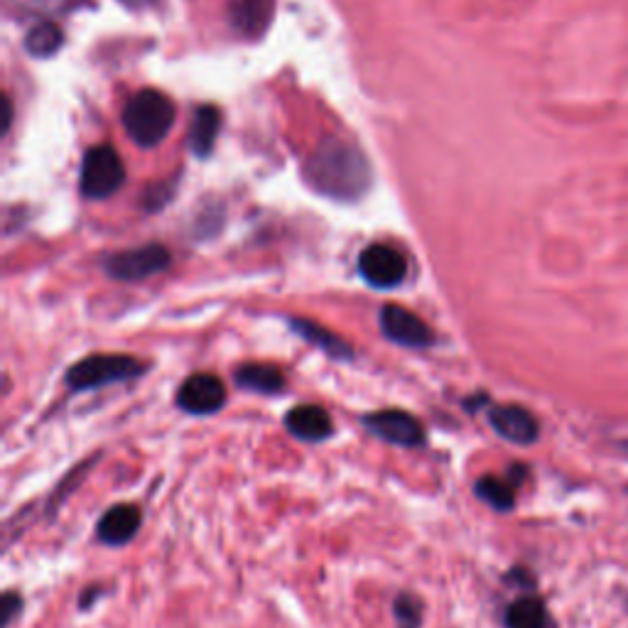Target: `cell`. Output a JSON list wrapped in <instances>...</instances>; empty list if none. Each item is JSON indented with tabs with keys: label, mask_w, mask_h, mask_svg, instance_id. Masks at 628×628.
I'll list each match as a JSON object with an SVG mask.
<instances>
[{
	"label": "cell",
	"mask_w": 628,
	"mask_h": 628,
	"mask_svg": "<svg viewBox=\"0 0 628 628\" xmlns=\"http://www.w3.org/2000/svg\"><path fill=\"white\" fill-rule=\"evenodd\" d=\"M312 189L339 202H357L371 187V167L357 145L329 138L307 163Z\"/></svg>",
	"instance_id": "obj_1"
},
{
	"label": "cell",
	"mask_w": 628,
	"mask_h": 628,
	"mask_svg": "<svg viewBox=\"0 0 628 628\" xmlns=\"http://www.w3.org/2000/svg\"><path fill=\"white\" fill-rule=\"evenodd\" d=\"M175 125V104L163 91L143 89L123 109V128L128 138L151 151L163 143Z\"/></svg>",
	"instance_id": "obj_2"
},
{
	"label": "cell",
	"mask_w": 628,
	"mask_h": 628,
	"mask_svg": "<svg viewBox=\"0 0 628 628\" xmlns=\"http://www.w3.org/2000/svg\"><path fill=\"white\" fill-rule=\"evenodd\" d=\"M145 371L147 367L143 361L125 357V353H94V357L76 361L74 367L66 371L64 381L74 393H84L111 383L133 381Z\"/></svg>",
	"instance_id": "obj_3"
},
{
	"label": "cell",
	"mask_w": 628,
	"mask_h": 628,
	"mask_svg": "<svg viewBox=\"0 0 628 628\" xmlns=\"http://www.w3.org/2000/svg\"><path fill=\"white\" fill-rule=\"evenodd\" d=\"M125 182V167L111 145H96L84 155L79 187L89 199H106L116 194Z\"/></svg>",
	"instance_id": "obj_4"
},
{
	"label": "cell",
	"mask_w": 628,
	"mask_h": 628,
	"mask_svg": "<svg viewBox=\"0 0 628 628\" xmlns=\"http://www.w3.org/2000/svg\"><path fill=\"white\" fill-rule=\"evenodd\" d=\"M361 422L373 437L393 444V447L422 450L428 444L425 425H422L413 413H408V410H398V408L375 410V413L363 415Z\"/></svg>",
	"instance_id": "obj_5"
},
{
	"label": "cell",
	"mask_w": 628,
	"mask_h": 628,
	"mask_svg": "<svg viewBox=\"0 0 628 628\" xmlns=\"http://www.w3.org/2000/svg\"><path fill=\"white\" fill-rule=\"evenodd\" d=\"M167 266H169V250L159 244H147L143 248L123 250V254H113L104 260L109 276L123 282L151 278L155 272L165 270Z\"/></svg>",
	"instance_id": "obj_6"
},
{
	"label": "cell",
	"mask_w": 628,
	"mask_h": 628,
	"mask_svg": "<svg viewBox=\"0 0 628 628\" xmlns=\"http://www.w3.org/2000/svg\"><path fill=\"white\" fill-rule=\"evenodd\" d=\"M359 272H361V278L371 285V288L391 290L405 280L408 262L401 250L383 246V244H373L361 250Z\"/></svg>",
	"instance_id": "obj_7"
},
{
	"label": "cell",
	"mask_w": 628,
	"mask_h": 628,
	"mask_svg": "<svg viewBox=\"0 0 628 628\" xmlns=\"http://www.w3.org/2000/svg\"><path fill=\"white\" fill-rule=\"evenodd\" d=\"M226 405V385L214 373H194L179 385L177 408L187 415H214Z\"/></svg>",
	"instance_id": "obj_8"
},
{
	"label": "cell",
	"mask_w": 628,
	"mask_h": 628,
	"mask_svg": "<svg viewBox=\"0 0 628 628\" xmlns=\"http://www.w3.org/2000/svg\"><path fill=\"white\" fill-rule=\"evenodd\" d=\"M381 332L388 341L408 349H428L435 341L432 329L418 315L401 305H385L381 310Z\"/></svg>",
	"instance_id": "obj_9"
},
{
	"label": "cell",
	"mask_w": 628,
	"mask_h": 628,
	"mask_svg": "<svg viewBox=\"0 0 628 628\" xmlns=\"http://www.w3.org/2000/svg\"><path fill=\"white\" fill-rule=\"evenodd\" d=\"M488 422L496 430L498 437H504L513 444H533L541 435V425L531 410L521 405H491Z\"/></svg>",
	"instance_id": "obj_10"
},
{
	"label": "cell",
	"mask_w": 628,
	"mask_h": 628,
	"mask_svg": "<svg viewBox=\"0 0 628 628\" xmlns=\"http://www.w3.org/2000/svg\"><path fill=\"white\" fill-rule=\"evenodd\" d=\"M143 525V511L135 504L111 506L96 523V538L106 547H125Z\"/></svg>",
	"instance_id": "obj_11"
},
{
	"label": "cell",
	"mask_w": 628,
	"mask_h": 628,
	"mask_svg": "<svg viewBox=\"0 0 628 628\" xmlns=\"http://www.w3.org/2000/svg\"><path fill=\"white\" fill-rule=\"evenodd\" d=\"M285 430H288L295 440L319 444L334 435V422L325 408L297 405L285 415Z\"/></svg>",
	"instance_id": "obj_12"
},
{
	"label": "cell",
	"mask_w": 628,
	"mask_h": 628,
	"mask_svg": "<svg viewBox=\"0 0 628 628\" xmlns=\"http://www.w3.org/2000/svg\"><path fill=\"white\" fill-rule=\"evenodd\" d=\"M272 18V0H231L228 3V20L231 28L246 38H256L268 28Z\"/></svg>",
	"instance_id": "obj_13"
},
{
	"label": "cell",
	"mask_w": 628,
	"mask_h": 628,
	"mask_svg": "<svg viewBox=\"0 0 628 628\" xmlns=\"http://www.w3.org/2000/svg\"><path fill=\"white\" fill-rule=\"evenodd\" d=\"M236 385L250 393L260 395H276L285 391V375L280 369L270 367V363H244L241 369L234 373Z\"/></svg>",
	"instance_id": "obj_14"
},
{
	"label": "cell",
	"mask_w": 628,
	"mask_h": 628,
	"mask_svg": "<svg viewBox=\"0 0 628 628\" xmlns=\"http://www.w3.org/2000/svg\"><path fill=\"white\" fill-rule=\"evenodd\" d=\"M219 128H222L219 109L216 106L197 109V113H194V119H192V128H189L192 153L197 157H209L216 138H219Z\"/></svg>",
	"instance_id": "obj_15"
},
{
	"label": "cell",
	"mask_w": 628,
	"mask_h": 628,
	"mask_svg": "<svg viewBox=\"0 0 628 628\" xmlns=\"http://www.w3.org/2000/svg\"><path fill=\"white\" fill-rule=\"evenodd\" d=\"M290 327H292V332L300 334L305 341H310L312 347L322 349L325 353H329V357L341 359V361L353 359V351H351L347 341L339 339L332 332H327L325 327H319L315 322H307V319H290Z\"/></svg>",
	"instance_id": "obj_16"
},
{
	"label": "cell",
	"mask_w": 628,
	"mask_h": 628,
	"mask_svg": "<svg viewBox=\"0 0 628 628\" xmlns=\"http://www.w3.org/2000/svg\"><path fill=\"white\" fill-rule=\"evenodd\" d=\"M547 624H550V616H547L545 601L533 594L513 601L504 614L506 628H547Z\"/></svg>",
	"instance_id": "obj_17"
},
{
	"label": "cell",
	"mask_w": 628,
	"mask_h": 628,
	"mask_svg": "<svg viewBox=\"0 0 628 628\" xmlns=\"http://www.w3.org/2000/svg\"><path fill=\"white\" fill-rule=\"evenodd\" d=\"M474 494L476 498H482L486 506L498 513H508L513 511V506H516V486H513L508 478L486 474L474 484Z\"/></svg>",
	"instance_id": "obj_18"
},
{
	"label": "cell",
	"mask_w": 628,
	"mask_h": 628,
	"mask_svg": "<svg viewBox=\"0 0 628 628\" xmlns=\"http://www.w3.org/2000/svg\"><path fill=\"white\" fill-rule=\"evenodd\" d=\"M64 35L62 30L54 25V22H40V25L32 28L25 38V50L32 56H52L56 50L62 48Z\"/></svg>",
	"instance_id": "obj_19"
},
{
	"label": "cell",
	"mask_w": 628,
	"mask_h": 628,
	"mask_svg": "<svg viewBox=\"0 0 628 628\" xmlns=\"http://www.w3.org/2000/svg\"><path fill=\"white\" fill-rule=\"evenodd\" d=\"M393 616L398 628H420L425 604L413 591H398L393 599Z\"/></svg>",
	"instance_id": "obj_20"
},
{
	"label": "cell",
	"mask_w": 628,
	"mask_h": 628,
	"mask_svg": "<svg viewBox=\"0 0 628 628\" xmlns=\"http://www.w3.org/2000/svg\"><path fill=\"white\" fill-rule=\"evenodd\" d=\"M22 604H25V601H22L18 591H6L3 599H0V609H3V624H0V626H3V628L13 626V621L22 614Z\"/></svg>",
	"instance_id": "obj_21"
},
{
	"label": "cell",
	"mask_w": 628,
	"mask_h": 628,
	"mask_svg": "<svg viewBox=\"0 0 628 628\" xmlns=\"http://www.w3.org/2000/svg\"><path fill=\"white\" fill-rule=\"evenodd\" d=\"M99 589H101V587H89V589L82 594V597H79V601H76V604H79V609H82V611H89V609H91V604H94V601L101 597V591H99Z\"/></svg>",
	"instance_id": "obj_22"
},
{
	"label": "cell",
	"mask_w": 628,
	"mask_h": 628,
	"mask_svg": "<svg viewBox=\"0 0 628 628\" xmlns=\"http://www.w3.org/2000/svg\"><path fill=\"white\" fill-rule=\"evenodd\" d=\"M525 472H528V470H525L523 464H513L511 470H508V482H511L513 486H518V484L523 482V478H525Z\"/></svg>",
	"instance_id": "obj_23"
},
{
	"label": "cell",
	"mask_w": 628,
	"mask_h": 628,
	"mask_svg": "<svg viewBox=\"0 0 628 628\" xmlns=\"http://www.w3.org/2000/svg\"><path fill=\"white\" fill-rule=\"evenodd\" d=\"M121 3L128 10H145V8H151L155 0H121Z\"/></svg>",
	"instance_id": "obj_24"
}]
</instances>
